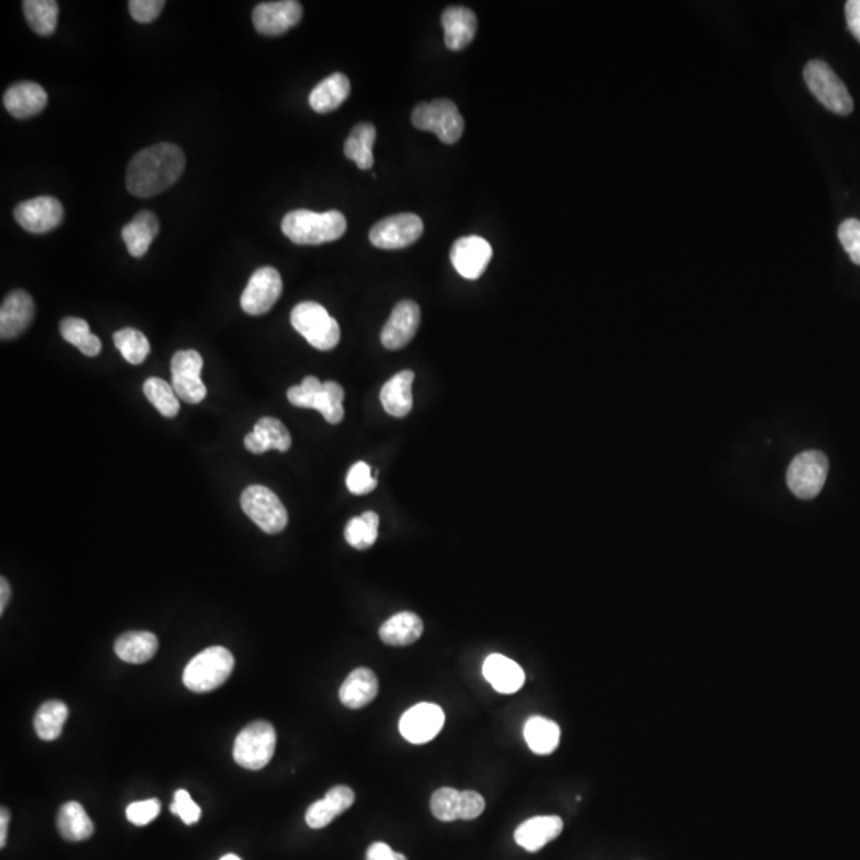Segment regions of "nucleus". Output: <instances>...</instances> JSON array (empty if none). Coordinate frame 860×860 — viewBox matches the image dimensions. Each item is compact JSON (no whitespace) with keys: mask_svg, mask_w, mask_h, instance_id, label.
Wrapping results in <instances>:
<instances>
[{"mask_svg":"<svg viewBox=\"0 0 860 860\" xmlns=\"http://www.w3.org/2000/svg\"><path fill=\"white\" fill-rule=\"evenodd\" d=\"M185 155L179 145L161 142L137 153L129 161L126 187L137 198H152L176 184L185 171Z\"/></svg>","mask_w":860,"mask_h":860,"instance_id":"f257e3e1","label":"nucleus"},{"mask_svg":"<svg viewBox=\"0 0 860 860\" xmlns=\"http://www.w3.org/2000/svg\"><path fill=\"white\" fill-rule=\"evenodd\" d=\"M348 222L340 211L314 212L297 209L282 219V233L300 246H319L337 241L346 233Z\"/></svg>","mask_w":860,"mask_h":860,"instance_id":"f03ea898","label":"nucleus"},{"mask_svg":"<svg viewBox=\"0 0 860 860\" xmlns=\"http://www.w3.org/2000/svg\"><path fill=\"white\" fill-rule=\"evenodd\" d=\"M233 668H235V658L230 650L214 645L192 658V661L185 666L182 681L192 692H212L228 681Z\"/></svg>","mask_w":860,"mask_h":860,"instance_id":"7ed1b4c3","label":"nucleus"},{"mask_svg":"<svg viewBox=\"0 0 860 860\" xmlns=\"http://www.w3.org/2000/svg\"><path fill=\"white\" fill-rule=\"evenodd\" d=\"M287 399L298 408H311L324 416L330 424H340L344 418V389L335 381L317 380L316 376H308L303 383L290 387Z\"/></svg>","mask_w":860,"mask_h":860,"instance_id":"20e7f679","label":"nucleus"},{"mask_svg":"<svg viewBox=\"0 0 860 860\" xmlns=\"http://www.w3.org/2000/svg\"><path fill=\"white\" fill-rule=\"evenodd\" d=\"M290 322L301 337L319 351H330L340 343V324L316 301H303L295 306Z\"/></svg>","mask_w":860,"mask_h":860,"instance_id":"39448f33","label":"nucleus"},{"mask_svg":"<svg viewBox=\"0 0 860 860\" xmlns=\"http://www.w3.org/2000/svg\"><path fill=\"white\" fill-rule=\"evenodd\" d=\"M411 123L421 131L437 134L438 139L446 145L456 144L466 126L458 106L450 99L418 104L411 114Z\"/></svg>","mask_w":860,"mask_h":860,"instance_id":"423d86ee","label":"nucleus"},{"mask_svg":"<svg viewBox=\"0 0 860 860\" xmlns=\"http://www.w3.org/2000/svg\"><path fill=\"white\" fill-rule=\"evenodd\" d=\"M276 741V730L270 722H252L236 736L233 759L246 770H262L273 759Z\"/></svg>","mask_w":860,"mask_h":860,"instance_id":"0eeeda50","label":"nucleus"},{"mask_svg":"<svg viewBox=\"0 0 860 860\" xmlns=\"http://www.w3.org/2000/svg\"><path fill=\"white\" fill-rule=\"evenodd\" d=\"M803 77L811 93L825 109L838 115H849L853 112V96L829 64L814 59L806 64Z\"/></svg>","mask_w":860,"mask_h":860,"instance_id":"6e6552de","label":"nucleus"},{"mask_svg":"<svg viewBox=\"0 0 860 860\" xmlns=\"http://www.w3.org/2000/svg\"><path fill=\"white\" fill-rule=\"evenodd\" d=\"M241 507L266 534H279L289 523V513L276 494L262 485L249 486L241 494Z\"/></svg>","mask_w":860,"mask_h":860,"instance_id":"1a4fd4ad","label":"nucleus"},{"mask_svg":"<svg viewBox=\"0 0 860 860\" xmlns=\"http://www.w3.org/2000/svg\"><path fill=\"white\" fill-rule=\"evenodd\" d=\"M829 475V459L821 451H805L790 462L787 485L800 499H813L821 493Z\"/></svg>","mask_w":860,"mask_h":860,"instance_id":"9d476101","label":"nucleus"},{"mask_svg":"<svg viewBox=\"0 0 860 860\" xmlns=\"http://www.w3.org/2000/svg\"><path fill=\"white\" fill-rule=\"evenodd\" d=\"M423 231L421 217L405 212L376 222L370 230V243L384 251H397L415 244Z\"/></svg>","mask_w":860,"mask_h":860,"instance_id":"9b49d317","label":"nucleus"},{"mask_svg":"<svg viewBox=\"0 0 860 860\" xmlns=\"http://www.w3.org/2000/svg\"><path fill=\"white\" fill-rule=\"evenodd\" d=\"M201 370H203V357L198 351L187 349V351H177L172 356V387L180 400L196 405L206 399L208 389L201 380Z\"/></svg>","mask_w":860,"mask_h":860,"instance_id":"f8f14e48","label":"nucleus"},{"mask_svg":"<svg viewBox=\"0 0 860 860\" xmlns=\"http://www.w3.org/2000/svg\"><path fill=\"white\" fill-rule=\"evenodd\" d=\"M282 294V278L278 270L265 266L252 274L241 295V308L251 316L268 313Z\"/></svg>","mask_w":860,"mask_h":860,"instance_id":"ddd939ff","label":"nucleus"},{"mask_svg":"<svg viewBox=\"0 0 860 860\" xmlns=\"http://www.w3.org/2000/svg\"><path fill=\"white\" fill-rule=\"evenodd\" d=\"M15 219L29 233L43 235L63 223V204L53 196H37L16 206Z\"/></svg>","mask_w":860,"mask_h":860,"instance_id":"4468645a","label":"nucleus"},{"mask_svg":"<svg viewBox=\"0 0 860 860\" xmlns=\"http://www.w3.org/2000/svg\"><path fill=\"white\" fill-rule=\"evenodd\" d=\"M303 16V7L297 0L263 2L252 12V23L262 36H282L284 32L297 26Z\"/></svg>","mask_w":860,"mask_h":860,"instance_id":"2eb2a0df","label":"nucleus"},{"mask_svg":"<svg viewBox=\"0 0 860 860\" xmlns=\"http://www.w3.org/2000/svg\"><path fill=\"white\" fill-rule=\"evenodd\" d=\"M445 724L443 709L437 704L419 703L408 709L400 719V733L413 744L429 743Z\"/></svg>","mask_w":860,"mask_h":860,"instance_id":"dca6fc26","label":"nucleus"},{"mask_svg":"<svg viewBox=\"0 0 860 860\" xmlns=\"http://www.w3.org/2000/svg\"><path fill=\"white\" fill-rule=\"evenodd\" d=\"M493 258V247L481 236H464L451 247V263L462 278H480Z\"/></svg>","mask_w":860,"mask_h":860,"instance_id":"f3484780","label":"nucleus"},{"mask_svg":"<svg viewBox=\"0 0 860 860\" xmlns=\"http://www.w3.org/2000/svg\"><path fill=\"white\" fill-rule=\"evenodd\" d=\"M421 322V309L415 301L403 300L392 309L391 316L387 319L381 332V343L389 351H397L407 346L419 329Z\"/></svg>","mask_w":860,"mask_h":860,"instance_id":"a211bd4d","label":"nucleus"},{"mask_svg":"<svg viewBox=\"0 0 860 860\" xmlns=\"http://www.w3.org/2000/svg\"><path fill=\"white\" fill-rule=\"evenodd\" d=\"M36 305L26 290H13L2 301L0 308V338L13 340L26 332L34 319Z\"/></svg>","mask_w":860,"mask_h":860,"instance_id":"6ab92c4d","label":"nucleus"},{"mask_svg":"<svg viewBox=\"0 0 860 860\" xmlns=\"http://www.w3.org/2000/svg\"><path fill=\"white\" fill-rule=\"evenodd\" d=\"M47 104V91L36 82L15 83L4 94V106L8 114L20 120L39 115Z\"/></svg>","mask_w":860,"mask_h":860,"instance_id":"aec40b11","label":"nucleus"},{"mask_svg":"<svg viewBox=\"0 0 860 860\" xmlns=\"http://www.w3.org/2000/svg\"><path fill=\"white\" fill-rule=\"evenodd\" d=\"M356 800L354 790L348 786H335L325 794L322 800H317L306 811V824L311 829H324L335 817L348 811Z\"/></svg>","mask_w":860,"mask_h":860,"instance_id":"412c9836","label":"nucleus"},{"mask_svg":"<svg viewBox=\"0 0 860 860\" xmlns=\"http://www.w3.org/2000/svg\"><path fill=\"white\" fill-rule=\"evenodd\" d=\"M563 819L558 816H536L518 825L515 830L516 845L529 853H537L563 832Z\"/></svg>","mask_w":860,"mask_h":860,"instance_id":"4be33fe9","label":"nucleus"},{"mask_svg":"<svg viewBox=\"0 0 860 860\" xmlns=\"http://www.w3.org/2000/svg\"><path fill=\"white\" fill-rule=\"evenodd\" d=\"M244 445H246L247 450L254 454H263L270 450L286 453L292 446V437H290L287 427L279 419L265 416V418L258 419L254 430L251 434L246 435Z\"/></svg>","mask_w":860,"mask_h":860,"instance_id":"5701e85b","label":"nucleus"},{"mask_svg":"<svg viewBox=\"0 0 860 860\" xmlns=\"http://www.w3.org/2000/svg\"><path fill=\"white\" fill-rule=\"evenodd\" d=\"M446 47L453 51L464 50L477 34L478 21L467 7H448L442 15Z\"/></svg>","mask_w":860,"mask_h":860,"instance_id":"b1692460","label":"nucleus"},{"mask_svg":"<svg viewBox=\"0 0 860 860\" xmlns=\"http://www.w3.org/2000/svg\"><path fill=\"white\" fill-rule=\"evenodd\" d=\"M380 692V682L372 669H354L340 687L341 703L349 709H362L375 700Z\"/></svg>","mask_w":860,"mask_h":860,"instance_id":"393cba45","label":"nucleus"},{"mask_svg":"<svg viewBox=\"0 0 860 860\" xmlns=\"http://www.w3.org/2000/svg\"><path fill=\"white\" fill-rule=\"evenodd\" d=\"M483 676L489 684L493 685L496 692L505 693V695L518 692L526 679L523 668L516 661L499 653L486 658L483 663Z\"/></svg>","mask_w":860,"mask_h":860,"instance_id":"a878e982","label":"nucleus"},{"mask_svg":"<svg viewBox=\"0 0 860 860\" xmlns=\"http://www.w3.org/2000/svg\"><path fill=\"white\" fill-rule=\"evenodd\" d=\"M160 231V220L150 211H142L131 222L126 223L122 230V238L128 247L129 255L134 258L144 257L152 246L153 239Z\"/></svg>","mask_w":860,"mask_h":860,"instance_id":"bb28decb","label":"nucleus"},{"mask_svg":"<svg viewBox=\"0 0 860 860\" xmlns=\"http://www.w3.org/2000/svg\"><path fill=\"white\" fill-rule=\"evenodd\" d=\"M415 381V373L403 370L392 376L391 380L381 389L380 399L387 415L394 418H405L413 408V392L411 386Z\"/></svg>","mask_w":860,"mask_h":860,"instance_id":"cd10ccee","label":"nucleus"},{"mask_svg":"<svg viewBox=\"0 0 860 860\" xmlns=\"http://www.w3.org/2000/svg\"><path fill=\"white\" fill-rule=\"evenodd\" d=\"M351 82L344 74H332L322 80L309 94V106L317 114H330L348 99Z\"/></svg>","mask_w":860,"mask_h":860,"instance_id":"c85d7f7f","label":"nucleus"},{"mask_svg":"<svg viewBox=\"0 0 860 860\" xmlns=\"http://www.w3.org/2000/svg\"><path fill=\"white\" fill-rule=\"evenodd\" d=\"M115 653L129 665H142L158 652L157 636L149 631H129L115 641Z\"/></svg>","mask_w":860,"mask_h":860,"instance_id":"c756f323","label":"nucleus"},{"mask_svg":"<svg viewBox=\"0 0 860 860\" xmlns=\"http://www.w3.org/2000/svg\"><path fill=\"white\" fill-rule=\"evenodd\" d=\"M424 631V623L419 615L413 612H399L389 618L380 628V638L384 644L392 647H405L415 644Z\"/></svg>","mask_w":860,"mask_h":860,"instance_id":"7c9ffc66","label":"nucleus"},{"mask_svg":"<svg viewBox=\"0 0 860 860\" xmlns=\"http://www.w3.org/2000/svg\"><path fill=\"white\" fill-rule=\"evenodd\" d=\"M61 837L66 841H85L94 833V824L79 802H67L56 817Z\"/></svg>","mask_w":860,"mask_h":860,"instance_id":"2f4dec72","label":"nucleus"},{"mask_svg":"<svg viewBox=\"0 0 860 860\" xmlns=\"http://www.w3.org/2000/svg\"><path fill=\"white\" fill-rule=\"evenodd\" d=\"M375 141V126L372 123H359L344 142V155L348 160L354 161L359 169L368 171L375 165V157H373Z\"/></svg>","mask_w":860,"mask_h":860,"instance_id":"473e14b6","label":"nucleus"},{"mask_svg":"<svg viewBox=\"0 0 860 860\" xmlns=\"http://www.w3.org/2000/svg\"><path fill=\"white\" fill-rule=\"evenodd\" d=\"M524 739L534 754L548 755L556 751L561 739L558 724L545 717H531L524 725Z\"/></svg>","mask_w":860,"mask_h":860,"instance_id":"72a5a7b5","label":"nucleus"},{"mask_svg":"<svg viewBox=\"0 0 860 860\" xmlns=\"http://www.w3.org/2000/svg\"><path fill=\"white\" fill-rule=\"evenodd\" d=\"M67 717H69V708L63 701L51 700L43 703L34 717L37 736L42 741H55L63 733Z\"/></svg>","mask_w":860,"mask_h":860,"instance_id":"f704fd0d","label":"nucleus"},{"mask_svg":"<svg viewBox=\"0 0 860 860\" xmlns=\"http://www.w3.org/2000/svg\"><path fill=\"white\" fill-rule=\"evenodd\" d=\"M23 12L32 31L48 37L58 28L59 5L55 0H24Z\"/></svg>","mask_w":860,"mask_h":860,"instance_id":"c9c22d12","label":"nucleus"},{"mask_svg":"<svg viewBox=\"0 0 860 860\" xmlns=\"http://www.w3.org/2000/svg\"><path fill=\"white\" fill-rule=\"evenodd\" d=\"M61 337L67 343L74 344L75 348L82 352L83 356L96 357L101 352L102 344L94 333H91L88 322L80 317H66L59 324Z\"/></svg>","mask_w":860,"mask_h":860,"instance_id":"e433bc0d","label":"nucleus"},{"mask_svg":"<svg viewBox=\"0 0 860 860\" xmlns=\"http://www.w3.org/2000/svg\"><path fill=\"white\" fill-rule=\"evenodd\" d=\"M378 529H380V516L375 512H365L364 515L348 521L344 529V537L356 550H368L378 539Z\"/></svg>","mask_w":860,"mask_h":860,"instance_id":"4c0bfd02","label":"nucleus"},{"mask_svg":"<svg viewBox=\"0 0 860 860\" xmlns=\"http://www.w3.org/2000/svg\"><path fill=\"white\" fill-rule=\"evenodd\" d=\"M144 395L165 418H174L179 413V397L168 381L161 380V378H149L144 383Z\"/></svg>","mask_w":860,"mask_h":860,"instance_id":"58836bf2","label":"nucleus"},{"mask_svg":"<svg viewBox=\"0 0 860 860\" xmlns=\"http://www.w3.org/2000/svg\"><path fill=\"white\" fill-rule=\"evenodd\" d=\"M114 343L129 364H142L149 357V340L139 330L129 329V327L128 329L118 330V332L114 333Z\"/></svg>","mask_w":860,"mask_h":860,"instance_id":"ea45409f","label":"nucleus"},{"mask_svg":"<svg viewBox=\"0 0 860 860\" xmlns=\"http://www.w3.org/2000/svg\"><path fill=\"white\" fill-rule=\"evenodd\" d=\"M459 808H461V792L453 787L437 789L430 798V811L438 821H458Z\"/></svg>","mask_w":860,"mask_h":860,"instance_id":"a19ab883","label":"nucleus"},{"mask_svg":"<svg viewBox=\"0 0 860 860\" xmlns=\"http://www.w3.org/2000/svg\"><path fill=\"white\" fill-rule=\"evenodd\" d=\"M346 486L349 491L356 496H364V494L372 493L373 489L378 486V480L373 477L372 467L365 462H356L349 469L348 477H346Z\"/></svg>","mask_w":860,"mask_h":860,"instance_id":"79ce46f5","label":"nucleus"},{"mask_svg":"<svg viewBox=\"0 0 860 860\" xmlns=\"http://www.w3.org/2000/svg\"><path fill=\"white\" fill-rule=\"evenodd\" d=\"M160 811V800H157V798H150V800L131 803V805L126 808V819H128L131 824L137 825V827H142V825H147L150 824V822L155 821L158 814H160Z\"/></svg>","mask_w":860,"mask_h":860,"instance_id":"37998d69","label":"nucleus"},{"mask_svg":"<svg viewBox=\"0 0 860 860\" xmlns=\"http://www.w3.org/2000/svg\"><path fill=\"white\" fill-rule=\"evenodd\" d=\"M172 814H176L182 819V822L187 825L196 824L201 819V808L193 802L192 795L188 794L187 790L179 789L174 795V802L171 808Z\"/></svg>","mask_w":860,"mask_h":860,"instance_id":"c03bdc74","label":"nucleus"},{"mask_svg":"<svg viewBox=\"0 0 860 860\" xmlns=\"http://www.w3.org/2000/svg\"><path fill=\"white\" fill-rule=\"evenodd\" d=\"M838 238L851 260L860 265V220L849 219L841 223Z\"/></svg>","mask_w":860,"mask_h":860,"instance_id":"a18cd8bd","label":"nucleus"},{"mask_svg":"<svg viewBox=\"0 0 860 860\" xmlns=\"http://www.w3.org/2000/svg\"><path fill=\"white\" fill-rule=\"evenodd\" d=\"M128 7L129 13L137 23H152L163 12L166 2L165 0H131Z\"/></svg>","mask_w":860,"mask_h":860,"instance_id":"49530a36","label":"nucleus"},{"mask_svg":"<svg viewBox=\"0 0 860 860\" xmlns=\"http://www.w3.org/2000/svg\"><path fill=\"white\" fill-rule=\"evenodd\" d=\"M485 806L486 803L483 795L478 794L475 790H462L459 819H462V821L477 819L485 811Z\"/></svg>","mask_w":860,"mask_h":860,"instance_id":"de8ad7c7","label":"nucleus"},{"mask_svg":"<svg viewBox=\"0 0 860 860\" xmlns=\"http://www.w3.org/2000/svg\"><path fill=\"white\" fill-rule=\"evenodd\" d=\"M845 13L849 31L860 42V0L846 2Z\"/></svg>","mask_w":860,"mask_h":860,"instance_id":"09e8293b","label":"nucleus"},{"mask_svg":"<svg viewBox=\"0 0 860 860\" xmlns=\"http://www.w3.org/2000/svg\"><path fill=\"white\" fill-rule=\"evenodd\" d=\"M395 851H392L391 846L381 841L373 843L367 851V860H392L394 859Z\"/></svg>","mask_w":860,"mask_h":860,"instance_id":"8fccbe9b","label":"nucleus"},{"mask_svg":"<svg viewBox=\"0 0 860 860\" xmlns=\"http://www.w3.org/2000/svg\"><path fill=\"white\" fill-rule=\"evenodd\" d=\"M10 598H12V588H10V583L7 582V579L2 577L0 579V614H4L5 607L8 606Z\"/></svg>","mask_w":860,"mask_h":860,"instance_id":"3c124183","label":"nucleus"},{"mask_svg":"<svg viewBox=\"0 0 860 860\" xmlns=\"http://www.w3.org/2000/svg\"><path fill=\"white\" fill-rule=\"evenodd\" d=\"M8 821H10V811L2 808L0 811V848H5L7 845Z\"/></svg>","mask_w":860,"mask_h":860,"instance_id":"603ef678","label":"nucleus"},{"mask_svg":"<svg viewBox=\"0 0 860 860\" xmlns=\"http://www.w3.org/2000/svg\"><path fill=\"white\" fill-rule=\"evenodd\" d=\"M220 860H243L241 857L236 856V854H227V856H223Z\"/></svg>","mask_w":860,"mask_h":860,"instance_id":"864d4df0","label":"nucleus"},{"mask_svg":"<svg viewBox=\"0 0 860 860\" xmlns=\"http://www.w3.org/2000/svg\"><path fill=\"white\" fill-rule=\"evenodd\" d=\"M392 860H407V857L403 856V854L400 853H394V859Z\"/></svg>","mask_w":860,"mask_h":860,"instance_id":"5fc2aeb1","label":"nucleus"}]
</instances>
